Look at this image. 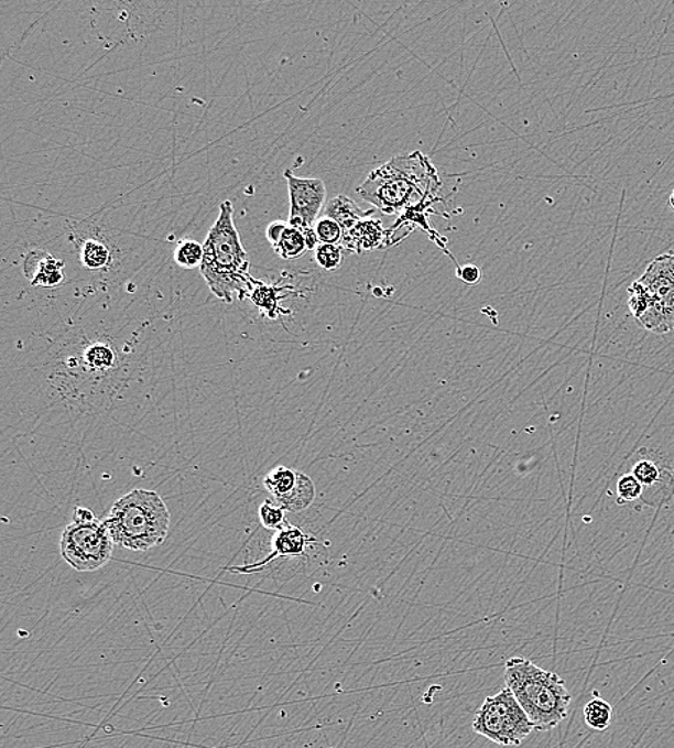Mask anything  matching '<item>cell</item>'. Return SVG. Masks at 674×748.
I'll list each match as a JSON object with an SVG mask.
<instances>
[{
  "instance_id": "5bb4252c",
  "label": "cell",
  "mask_w": 674,
  "mask_h": 748,
  "mask_svg": "<svg viewBox=\"0 0 674 748\" xmlns=\"http://www.w3.org/2000/svg\"><path fill=\"white\" fill-rule=\"evenodd\" d=\"M374 208L362 210L355 200L350 199V197L341 195L337 196L336 199H333L325 206L324 216L337 220L339 227H341L344 234H346L348 230L355 228L358 223H361L362 219H367L374 214Z\"/></svg>"
},
{
  "instance_id": "30bf717a",
  "label": "cell",
  "mask_w": 674,
  "mask_h": 748,
  "mask_svg": "<svg viewBox=\"0 0 674 748\" xmlns=\"http://www.w3.org/2000/svg\"><path fill=\"white\" fill-rule=\"evenodd\" d=\"M389 230L380 219H362L355 228L344 234L341 247L351 253H362L390 247Z\"/></svg>"
},
{
  "instance_id": "484cf974",
  "label": "cell",
  "mask_w": 674,
  "mask_h": 748,
  "mask_svg": "<svg viewBox=\"0 0 674 748\" xmlns=\"http://www.w3.org/2000/svg\"><path fill=\"white\" fill-rule=\"evenodd\" d=\"M287 228H290V224L284 223V220H275V223H272L270 227H268L267 238L273 248L280 243L282 235H284Z\"/></svg>"
},
{
  "instance_id": "ac0fdd59",
  "label": "cell",
  "mask_w": 674,
  "mask_h": 748,
  "mask_svg": "<svg viewBox=\"0 0 674 748\" xmlns=\"http://www.w3.org/2000/svg\"><path fill=\"white\" fill-rule=\"evenodd\" d=\"M81 262L88 270H102L104 267L108 265L110 262V251H108L106 245L96 239L87 241L84 243L81 251Z\"/></svg>"
},
{
  "instance_id": "4fadbf2b",
  "label": "cell",
  "mask_w": 674,
  "mask_h": 748,
  "mask_svg": "<svg viewBox=\"0 0 674 748\" xmlns=\"http://www.w3.org/2000/svg\"><path fill=\"white\" fill-rule=\"evenodd\" d=\"M631 475L643 486V497L652 496V492L663 496L664 489L668 488L674 491V475L672 469L663 467V464L654 460L652 456L640 455L635 460ZM662 500V497H660ZM663 502V500H662Z\"/></svg>"
},
{
  "instance_id": "7a4b0ae2",
  "label": "cell",
  "mask_w": 674,
  "mask_h": 748,
  "mask_svg": "<svg viewBox=\"0 0 674 748\" xmlns=\"http://www.w3.org/2000/svg\"><path fill=\"white\" fill-rule=\"evenodd\" d=\"M441 186L436 169L422 153L395 158L371 172L358 195L374 208L393 215L422 205L436 196Z\"/></svg>"
},
{
  "instance_id": "8fae6325",
  "label": "cell",
  "mask_w": 674,
  "mask_h": 748,
  "mask_svg": "<svg viewBox=\"0 0 674 748\" xmlns=\"http://www.w3.org/2000/svg\"><path fill=\"white\" fill-rule=\"evenodd\" d=\"M311 541H313V539L303 533L300 529H296V527L285 525L284 529L278 531L275 538H273L272 553L270 556L263 559L262 562L233 568V571L253 573L261 571V568L268 566L272 560L278 557L301 556V554H304L306 545H308Z\"/></svg>"
},
{
  "instance_id": "8992f818",
  "label": "cell",
  "mask_w": 674,
  "mask_h": 748,
  "mask_svg": "<svg viewBox=\"0 0 674 748\" xmlns=\"http://www.w3.org/2000/svg\"><path fill=\"white\" fill-rule=\"evenodd\" d=\"M115 540L106 524L98 520L73 522L61 538V554L78 572H96L107 566L112 557Z\"/></svg>"
},
{
  "instance_id": "9c48e42d",
  "label": "cell",
  "mask_w": 674,
  "mask_h": 748,
  "mask_svg": "<svg viewBox=\"0 0 674 748\" xmlns=\"http://www.w3.org/2000/svg\"><path fill=\"white\" fill-rule=\"evenodd\" d=\"M263 484L282 510L300 512L313 505L314 484L298 470L285 467L273 469L263 479Z\"/></svg>"
},
{
  "instance_id": "7c38bea8",
  "label": "cell",
  "mask_w": 674,
  "mask_h": 748,
  "mask_svg": "<svg viewBox=\"0 0 674 748\" xmlns=\"http://www.w3.org/2000/svg\"><path fill=\"white\" fill-rule=\"evenodd\" d=\"M64 262L45 251H32L23 261V272L34 286L55 289L64 281Z\"/></svg>"
},
{
  "instance_id": "5b68a950",
  "label": "cell",
  "mask_w": 674,
  "mask_h": 748,
  "mask_svg": "<svg viewBox=\"0 0 674 748\" xmlns=\"http://www.w3.org/2000/svg\"><path fill=\"white\" fill-rule=\"evenodd\" d=\"M472 728L479 736L502 747L521 746L535 731L530 717L507 686L483 701L476 712Z\"/></svg>"
},
{
  "instance_id": "7402d4cb",
  "label": "cell",
  "mask_w": 674,
  "mask_h": 748,
  "mask_svg": "<svg viewBox=\"0 0 674 748\" xmlns=\"http://www.w3.org/2000/svg\"><path fill=\"white\" fill-rule=\"evenodd\" d=\"M115 351L104 345H94L85 351V361L96 370L110 369L115 365Z\"/></svg>"
},
{
  "instance_id": "277c9868",
  "label": "cell",
  "mask_w": 674,
  "mask_h": 748,
  "mask_svg": "<svg viewBox=\"0 0 674 748\" xmlns=\"http://www.w3.org/2000/svg\"><path fill=\"white\" fill-rule=\"evenodd\" d=\"M170 520L166 502L157 492L134 489L115 502L104 524L116 544L143 553L166 541Z\"/></svg>"
},
{
  "instance_id": "d4e9b609",
  "label": "cell",
  "mask_w": 674,
  "mask_h": 748,
  "mask_svg": "<svg viewBox=\"0 0 674 748\" xmlns=\"http://www.w3.org/2000/svg\"><path fill=\"white\" fill-rule=\"evenodd\" d=\"M457 279L464 281L465 284L475 285L482 280V272L479 268L474 265V263H468V265L457 267L456 270Z\"/></svg>"
},
{
  "instance_id": "4316f807",
  "label": "cell",
  "mask_w": 674,
  "mask_h": 748,
  "mask_svg": "<svg viewBox=\"0 0 674 748\" xmlns=\"http://www.w3.org/2000/svg\"><path fill=\"white\" fill-rule=\"evenodd\" d=\"M96 516H94V512L91 510H88V508L85 507H77L75 508L74 511V521L75 522H91L96 521Z\"/></svg>"
},
{
  "instance_id": "2e32d148",
  "label": "cell",
  "mask_w": 674,
  "mask_h": 748,
  "mask_svg": "<svg viewBox=\"0 0 674 748\" xmlns=\"http://www.w3.org/2000/svg\"><path fill=\"white\" fill-rule=\"evenodd\" d=\"M275 252L285 261L298 260L308 251L304 234L300 229L287 228L282 235L280 243L276 245Z\"/></svg>"
},
{
  "instance_id": "ffe728a7",
  "label": "cell",
  "mask_w": 674,
  "mask_h": 748,
  "mask_svg": "<svg viewBox=\"0 0 674 748\" xmlns=\"http://www.w3.org/2000/svg\"><path fill=\"white\" fill-rule=\"evenodd\" d=\"M346 249L341 245L319 243L315 249V261L325 271H336L341 267Z\"/></svg>"
},
{
  "instance_id": "d6986e66",
  "label": "cell",
  "mask_w": 674,
  "mask_h": 748,
  "mask_svg": "<svg viewBox=\"0 0 674 748\" xmlns=\"http://www.w3.org/2000/svg\"><path fill=\"white\" fill-rule=\"evenodd\" d=\"M203 257H205V248L196 241H181L174 252V260L185 270L202 267Z\"/></svg>"
},
{
  "instance_id": "44dd1931",
  "label": "cell",
  "mask_w": 674,
  "mask_h": 748,
  "mask_svg": "<svg viewBox=\"0 0 674 748\" xmlns=\"http://www.w3.org/2000/svg\"><path fill=\"white\" fill-rule=\"evenodd\" d=\"M314 229L319 239V243L341 245L344 230L339 227L337 220L328 218V216H323V218H319L318 223L315 224Z\"/></svg>"
},
{
  "instance_id": "52a82bcc",
  "label": "cell",
  "mask_w": 674,
  "mask_h": 748,
  "mask_svg": "<svg viewBox=\"0 0 674 748\" xmlns=\"http://www.w3.org/2000/svg\"><path fill=\"white\" fill-rule=\"evenodd\" d=\"M648 291L649 312L638 322L644 330L667 334L674 330V253H662L649 263L638 280Z\"/></svg>"
},
{
  "instance_id": "ba28073f",
  "label": "cell",
  "mask_w": 674,
  "mask_h": 748,
  "mask_svg": "<svg viewBox=\"0 0 674 748\" xmlns=\"http://www.w3.org/2000/svg\"><path fill=\"white\" fill-rule=\"evenodd\" d=\"M284 176L291 200L287 224L300 230L314 228L327 197L325 183L320 178L296 177L291 171H285Z\"/></svg>"
},
{
  "instance_id": "cb8c5ba5",
  "label": "cell",
  "mask_w": 674,
  "mask_h": 748,
  "mask_svg": "<svg viewBox=\"0 0 674 748\" xmlns=\"http://www.w3.org/2000/svg\"><path fill=\"white\" fill-rule=\"evenodd\" d=\"M285 510L278 505H272L271 501H265L259 508V519H261V524L265 527L267 530L280 531L285 527Z\"/></svg>"
},
{
  "instance_id": "9a60e30c",
  "label": "cell",
  "mask_w": 674,
  "mask_h": 748,
  "mask_svg": "<svg viewBox=\"0 0 674 748\" xmlns=\"http://www.w3.org/2000/svg\"><path fill=\"white\" fill-rule=\"evenodd\" d=\"M584 722L591 730L606 731L611 726L612 707L606 700L600 698L597 693H594V698L588 701L584 707Z\"/></svg>"
},
{
  "instance_id": "3957f363",
  "label": "cell",
  "mask_w": 674,
  "mask_h": 748,
  "mask_svg": "<svg viewBox=\"0 0 674 748\" xmlns=\"http://www.w3.org/2000/svg\"><path fill=\"white\" fill-rule=\"evenodd\" d=\"M506 686L530 717L535 731H550L567 718L572 694L553 671L526 658H511L506 665Z\"/></svg>"
},
{
  "instance_id": "83f0119b",
  "label": "cell",
  "mask_w": 674,
  "mask_h": 748,
  "mask_svg": "<svg viewBox=\"0 0 674 748\" xmlns=\"http://www.w3.org/2000/svg\"><path fill=\"white\" fill-rule=\"evenodd\" d=\"M671 206H672V209L674 210V191L672 192V195H671Z\"/></svg>"
},
{
  "instance_id": "6da1fadb",
  "label": "cell",
  "mask_w": 674,
  "mask_h": 748,
  "mask_svg": "<svg viewBox=\"0 0 674 748\" xmlns=\"http://www.w3.org/2000/svg\"><path fill=\"white\" fill-rule=\"evenodd\" d=\"M203 248L202 275L216 299L233 303L235 296L243 300L253 291L258 282L249 274L251 261L235 227L232 202L225 200L220 205L219 218L207 234Z\"/></svg>"
},
{
  "instance_id": "e0dca14e",
  "label": "cell",
  "mask_w": 674,
  "mask_h": 748,
  "mask_svg": "<svg viewBox=\"0 0 674 748\" xmlns=\"http://www.w3.org/2000/svg\"><path fill=\"white\" fill-rule=\"evenodd\" d=\"M280 290L281 289H276V286H268L259 282L251 294L252 303L257 305L258 308L263 310V312L268 314V317L276 318L281 312L280 307H278V301L281 299V296H278V291Z\"/></svg>"
},
{
  "instance_id": "603a6c76",
  "label": "cell",
  "mask_w": 674,
  "mask_h": 748,
  "mask_svg": "<svg viewBox=\"0 0 674 748\" xmlns=\"http://www.w3.org/2000/svg\"><path fill=\"white\" fill-rule=\"evenodd\" d=\"M617 497H619V505L639 500L643 497V486L635 479L634 475H623L617 483Z\"/></svg>"
}]
</instances>
